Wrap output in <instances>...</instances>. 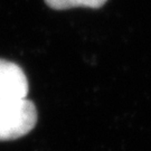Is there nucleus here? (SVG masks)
Segmentation results:
<instances>
[{"mask_svg": "<svg viewBox=\"0 0 151 151\" xmlns=\"http://www.w3.org/2000/svg\"><path fill=\"white\" fill-rule=\"evenodd\" d=\"M37 123V109L27 97L0 100V141L19 139Z\"/></svg>", "mask_w": 151, "mask_h": 151, "instance_id": "f257e3e1", "label": "nucleus"}, {"mask_svg": "<svg viewBox=\"0 0 151 151\" xmlns=\"http://www.w3.org/2000/svg\"><path fill=\"white\" fill-rule=\"evenodd\" d=\"M28 80L19 65L0 58V100L27 97Z\"/></svg>", "mask_w": 151, "mask_h": 151, "instance_id": "f03ea898", "label": "nucleus"}, {"mask_svg": "<svg viewBox=\"0 0 151 151\" xmlns=\"http://www.w3.org/2000/svg\"><path fill=\"white\" fill-rule=\"evenodd\" d=\"M108 0H45L46 5L55 10H65L76 7H87L97 9L105 5Z\"/></svg>", "mask_w": 151, "mask_h": 151, "instance_id": "7ed1b4c3", "label": "nucleus"}]
</instances>
